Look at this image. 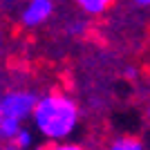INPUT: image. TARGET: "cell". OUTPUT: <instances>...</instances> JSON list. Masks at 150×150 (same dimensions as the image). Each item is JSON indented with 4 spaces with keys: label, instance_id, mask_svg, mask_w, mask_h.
<instances>
[{
    "label": "cell",
    "instance_id": "obj_1",
    "mask_svg": "<svg viewBox=\"0 0 150 150\" xmlns=\"http://www.w3.org/2000/svg\"><path fill=\"white\" fill-rule=\"evenodd\" d=\"M34 121H36V128L47 139H63L76 128L79 110L69 96L54 92L38 101L34 110Z\"/></svg>",
    "mask_w": 150,
    "mask_h": 150
},
{
    "label": "cell",
    "instance_id": "obj_2",
    "mask_svg": "<svg viewBox=\"0 0 150 150\" xmlns=\"http://www.w3.org/2000/svg\"><path fill=\"white\" fill-rule=\"evenodd\" d=\"M38 96L34 92H23V90H16V92H7L0 101V114L2 117H16V119H25L29 114H34L38 105Z\"/></svg>",
    "mask_w": 150,
    "mask_h": 150
},
{
    "label": "cell",
    "instance_id": "obj_3",
    "mask_svg": "<svg viewBox=\"0 0 150 150\" xmlns=\"http://www.w3.org/2000/svg\"><path fill=\"white\" fill-rule=\"evenodd\" d=\"M52 9H54L52 0H31L29 5H27L25 13H23V25L25 27H36V25H40V23H45V20L50 18Z\"/></svg>",
    "mask_w": 150,
    "mask_h": 150
},
{
    "label": "cell",
    "instance_id": "obj_4",
    "mask_svg": "<svg viewBox=\"0 0 150 150\" xmlns=\"http://www.w3.org/2000/svg\"><path fill=\"white\" fill-rule=\"evenodd\" d=\"M18 132H20V119H16V117H2L0 119V134H2V139H16Z\"/></svg>",
    "mask_w": 150,
    "mask_h": 150
},
{
    "label": "cell",
    "instance_id": "obj_5",
    "mask_svg": "<svg viewBox=\"0 0 150 150\" xmlns=\"http://www.w3.org/2000/svg\"><path fill=\"white\" fill-rule=\"evenodd\" d=\"M110 150H144V146L134 137H123V139H117V141L110 146Z\"/></svg>",
    "mask_w": 150,
    "mask_h": 150
},
{
    "label": "cell",
    "instance_id": "obj_6",
    "mask_svg": "<svg viewBox=\"0 0 150 150\" xmlns=\"http://www.w3.org/2000/svg\"><path fill=\"white\" fill-rule=\"evenodd\" d=\"M81 9H85L88 13H103L108 9V2L105 0H76Z\"/></svg>",
    "mask_w": 150,
    "mask_h": 150
},
{
    "label": "cell",
    "instance_id": "obj_7",
    "mask_svg": "<svg viewBox=\"0 0 150 150\" xmlns=\"http://www.w3.org/2000/svg\"><path fill=\"white\" fill-rule=\"evenodd\" d=\"M13 144L20 146V148H27V146L31 144V134H29V130H23V128H20V132L16 134V139H13Z\"/></svg>",
    "mask_w": 150,
    "mask_h": 150
},
{
    "label": "cell",
    "instance_id": "obj_8",
    "mask_svg": "<svg viewBox=\"0 0 150 150\" xmlns=\"http://www.w3.org/2000/svg\"><path fill=\"white\" fill-rule=\"evenodd\" d=\"M52 150H83L81 146H76V144H58V146H54Z\"/></svg>",
    "mask_w": 150,
    "mask_h": 150
},
{
    "label": "cell",
    "instance_id": "obj_9",
    "mask_svg": "<svg viewBox=\"0 0 150 150\" xmlns=\"http://www.w3.org/2000/svg\"><path fill=\"white\" fill-rule=\"evenodd\" d=\"M134 2H137V5H146V7L150 5V0H134Z\"/></svg>",
    "mask_w": 150,
    "mask_h": 150
},
{
    "label": "cell",
    "instance_id": "obj_10",
    "mask_svg": "<svg viewBox=\"0 0 150 150\" xmlns=\"http://www.w3.org/2000/svg\"><path fill=\"white\" fill-rule=\"evenodd\" d=\"M7 150H25V148H20V146H16V144H13V146H9Z\"/></svg>",
    "mask_w": 150,
    "mask_h": 150
},
{
    "label": "cell",
    "instance_id": "obj_11",
    "mask_svg": "<svg viewBox=\"0 0 150 150\" xmlns=\"http://www.w3.org/2000/svg\"><path fill=\"white\" fill-rule=\"evenodd\" d=\"M105 2H108V5H110V2H112V0H105Z\"/></svg>",
    "mask_w": 150,
    "mask_h": 150
},
{
    "label": "cell",
    "instance_id": "obj_12",
    "mask_svg": "<svg viewBox=\"0 0 150 150\" xmlns=\"http://www.w3.org/2000/svg\"><path fill=\"white\" fill-rule=\"evenodd\" d=\"M148 114H150V110H148Z\"/></svg>",
    "mask_w": 150,
    "mask_h": 150
}]
</instances>
